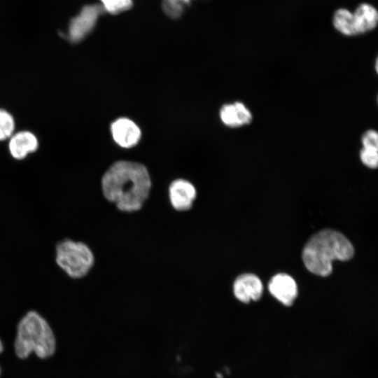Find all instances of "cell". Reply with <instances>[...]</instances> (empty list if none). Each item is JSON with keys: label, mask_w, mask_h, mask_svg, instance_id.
Segmentation results:
<instances>
[{"label": "cell", "mask_w": 378, "mask_h": 378, "mask_svg": "<svg viewBox=\"0 0 378 378\" xmlns=\"http://www.w3.org/2000/svg\"><path fill=\"white\" fill-rule=\"evenodd\" d=\"M150 188L147 169L141 164L130 161L116 162L102 179L106 199L125 212L139 210L148 197Z\"/></svg>", "instance_id": "obj_1"}, {"label": "cell", "mask_w": 378, "mask_h": 378, "mask_svg": "<svg viewBox=\"0 0 378 378\" xmlns=\"http://www.w3.org/2000/svg\"><path fill=\"white\" fill-rule=\"evenodd\" d=\"M354 248L341 232L323 230L313 235L305 244L302 258L306 268L312 273L326 276L332 271V261L350 260Z\"/></svg>", "instance_id": "obj_2"}, {"label": "cell", "mask_w": 378, "mask_h": 378, "mask_svg": "<svg viewBox=\"0 0 378 378\" xmlns=\"http://www.w3.org/2000/svg\"><path fill=\"white\" fill-rule=\"evenodd\" d=\"M15 351L20 358L34 352L41 358L53 355L55 339L46 319L35 311L28 312L19 321L15 340Z\"/></svg>", "instance_id": "obj_3"}, {"label": "cell", "mask_w": 378, "mask_h": 378, "mask_svg": "<svg viewBox=\"0 0 378 378\" xmlns=\"http://www.w3.org/2000/svg\"><path fill=\"white\" fill-rule=\"evenodd\" d=\"M55 251L57 264L71 278L85 276L94 265L91 249L81 241L64 239L57 244Z\"/></svg>", "instance_id": "obj_4"}, {"label": "cell", "mask_w": 378, "mask_h": 378, "mask_svg": "<svg viewBox=\"0 0 378 378\" xmlns=\"http://www.w3.org/2000/svg\"><path fill=\"white\" fill-rule=\"evenodd\" d=\"M335 29L344 36L363 34L374 29L378 22V12L369 4H361L354 13L346 8L337 10L333 15Z\"/></svg>", "instance_id": "obj_5"}, {"label": "cell", "mask_w": 378, "mask_h": 378, "mask_svg": "<svg viewBox=\"0 0 378 378\" xmlns=\"http://www.w3.org/2000/svg\"><path fill=\"white\" fill-rule=\"evenodd\" d=\"M104 12L101 5L85 6L70 22L68 36L70 41L76 43L85 37L95 26L99 16Z\"/></svg>", "instance_id": "obj_6"}, {"label": "cell", "mask_w": 378, "mask_h": 378, "mask_svg": "<svg viewBox=\"0 0 378 378\" xmlns=\"http://www.w3.org/2000/svg\"><path fill=\"white\" fill-rule=\"evenodd\" d=\"M197 197L195 186L185 179H176L169 187V197L173 208L177 211H188Z\"/></svg>", "instance_id": "obj_7"}, {"label": "cell", "mask_w": 378, "mask_h": 378, "mask_svg": "<svg viewBox=\"0 0 378 378\" xmlns=\"http://www.w3.org/2000/svg\"><path fill=\"white\" fill-rule=\"evenodd\" d=\"M263 290L260 279L253 274H243L237 277L233 284L234 295L239 301L248 303L258 300Z\"/></svg>", "instance_id": "obj_8"}, {"label": "cell", "mask_w": 378, "mask_h": 378, "mask_svg": "<svg viewBox=\"0 0 378 378\" xmlns=\"http://www.w3.org/2000/svg\"><path fill=\"white\" fill-rule=\"evenodd\" d=\"M270 293L286 306H290L298 295L295 280L288 274H277L269 282Z\"/></svg>", "instance_id": "obj_9"}, {"label": "cell", "mask_w": 378, "mask_h": 378, "mask_svg": "<svg viewBox=\"0 0 378 378\" xmlns=\"http://www.w3.org/2000/svg\"><path fill=\"white\" fill-rule=\"evenodd\" d=\"M111 130L114 141L123 148L135 146L141 137V131L138 126L126 118L114 121L111 126Z\"/></svg>", "instance_id": "obj_10"}, {"label": "cell", "mask_w": 378, "mask_h": 378, "mask_svg": "<svg viewBox=\"0 0 378 378\" xmlns=\"http://www.w3.org/2000/svg\"><path fill=\"white\" fill-rule=\"evenodd\" d=\"M220 117L225 125L231 127L248 125L253 120L251 111L239 102L223 105L220 111Z\"/></svg>", "instance_id": "obj_11"}, {"label": "cell", "mask_w": 378, "mask_h": 378, "mask_svg": "<svg viewBox=\"0 0 378 378\" xmlns=\"http://www.w3.org/2000/svg\"><path fill=\"white\" fill-rule=\"evenodd\" d=\"M8 148L10 155L17 160H22L36 151L38 146L36 136L29 131H21L10 138Z\"/></svg>", "instance_id": "obj_12"}, {"label": "cell", "mask_w": 378, "mask_h": 378, "mask_svg": "<svg viewBox=\"0 0 378 378\" xmlns=\"http://www.w3.org/2000/svg\"><path fill=\"white\" fill-rule=\"evenodd\" d=\"M361 162L370 169H375L378 165V146L364 145L359 153Z\"/></svg>", "instance_id": "obj_13"}, {"label": "cell", "mask_w": 378, "mask_h": 378, "mask_svg": "<svg viewBox=\"0 0 378 378\" xmlns=\"http://www.w3.org/2000/svg\"><path fill=\"white\" fill-rule=\"evenodd\" d=\"M15 130L13 117L4 109L0 108V141L10 138Z\"/></svg>", "instance_id": "obj_14"}, {"label": "cell", "mask_w": 378, "mask_h": 378, "mask_svg": "<svg viewBox=\"0 0 378 378\" xmlns=\"http://www.w3.org/2000/svg\"><path fill=\"white\" fill-rule=\"evenodd\" d=\"M192 0H163V9L167 15L173 18L179 17Z\"/></svg>", "instance_id": "obj_15"}, {"label": "cell", "mask_w": 378, "mask_h": 378, "mask_svg": "<svg viewBox=\"0 0 378 378\" xmlns=\"http://www.w3.org/2000/svg\"><path fill=\"white\" fill-rule=\"evenodd\" d=\"M105 11L118 14L131 8L132 0H100Z\"/></svg>", "instance_id": "obj_16"}, {"label": "cell", "mask_w": 378, "mask_h": 378, "mask_svg": "<svg viewBox=\"0 0 378 378\" xmlns=\"http://www.w3.org/2000/svg\"><path fill=\"white\" fill-rule=\"evenodd\" d=\"M362 146L372 145L378 146V133L374 130H368L362 135Z\"/></svg>", "instance_id": "obj_17"}, {"label": "cell", "mask_w": 378, "mask_h": 378, "mask_svg": "<svg viewBox=\"0 0 378 378\" xmlns=\"http://www.w3.org/2000/svg\"><path fill=\"white\" fill-rule=\"evenodd\" d=\"M3 344L1 342V341L0 340V353L3 351ZM0 374H1V368H0Z\"/></svg>", "instance_id": "obj_18"}]
</instances>
